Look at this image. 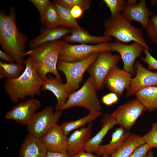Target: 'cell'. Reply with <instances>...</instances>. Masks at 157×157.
<instances>
[{"label": "cell", "instance_id": "obj_28", "mask_svg": "<svg viewBox=\"0 0 157 157\" xmlns=\"http://www.w3.org/2000/svg\"><path fill=\"white\" fill-rule=\"evenodd\" d=\"M25 69V66L17 63L0 61V78L12 79L19 77Z\"/></svg>", "mask_w": 157, "mask_h": 157}, {"label": "cell", "instance_id": "obj_24", "mask_svg": "<svg viewBox=\"0 0 157 157\" xmlns=\"http://www.w3.org/2000/svg\"><path fill=\"white\" fill-rule=\"evenodd\" d=\"M136 99L146 110L154 111L157 109V86L142 89L135 94Z\"/></svg>", "mask_w": 157, "mask_h": 157}, {"label": "cell", "instance_id": "obj_44", "mask_svg": "<svg viewBox=\"0 0 157 157\" xmlns=\"http://www.w3.org/2000/svg\"><path fill=\"white\" fill-rule=\"evenodd\" d=\"M101 157H110L106 155H103Z\"/></svg>", "mask_w": 157, "mask_h": 157}, {"label": "cell", "instance_id": "obj_22", "mask_svg": "<svg viewBox=\"0 0 157 157\" xmlns=\"http://www.w3.org/2000/svg\"><path fill=\"white\" fill-rule=\"evenodd\" d=\"M102 126L99 131L88 141L85 150L95 153L98 150L102 140L108 131L117 124L115 119L110 114L106 113L102 120Z\"/></svg>", "mask_w": 157, "mask_h": 157}, {"label": "cell", "instance_id": "obj_29", "mask_svg": "<svg viewBox=\"0 0 157 157\" xmlns=\"http://www.w3.org/2000/svg\"><path fill=\"white\" fill-rule=\"evenodd\" d=\"M43 25L48 28L60 26L58 14L53 2L50 1L49 4L45 15Z\"/></svg>", "mask_w": 157, "mask_h": 157}, {"label": "cell", "instance_id": "obj_30", "mask_svg": "<svg viewBox=\"0 0 157 157\" xmlns=\"http://www.w3.org/2000/svg\"><path fill=\"white\" fill-rule=\"evenodd\" d=\"M103 2L109 9L111 17L120 15L126 3V1L124 0H104Z\"/></svg>", "mask_w": 157, "mask_h": 157}, {"label": "cell", "instance_id": "obj_35", "mask_svg": "<svg viewBox=\"0 0 157 157\" xmlns=\"http://www.w3.org/2000/svg\"><path fill=\"white\" fill-rule=\"evenodd\" d=\"M149 51L147 49L144 48V52L145 56L144 58L141 57V59L147 64L149 70H157V60L152 56Z\"/></svg>", "mask_w": 157, "mask_h": 157}, {"label": "cell", "instance_id": "obj_4", "mask_svg": "<svg viewBox=\"0 0 157 157\" xmlns=\"http://www.w3.org/2000/svg\"><path fill=\"white\" fill-rule=\"evenodd\" d=\"M104 35L113 37L118 42L124 44L132 41L138 42L151 51L144 39L141 29L132 25L122 13L115 17H110L104 20Z\"/></svg>", "mask_w": 157, "mask_h": 157}, {"label": "cell", "instance_id": "obj_18", "mask_svg": "<svg viewBox=\"0 0 157 157\" xmlns=\"http://www.w3.org/2000/svg\"><path fill=\"white\" fill-rule=\"evenodd\" d=\"M92 123L75 130L68 138L67 152L70 157L83 151L91 134Z\"/></svg>", "mask_w": 157, "mask_h": 157}, {"label": "cell", "instance_id": "obj_31", "mask_svg": "<svg viewBox=\"0 0 157 157\" xmlns=\"http://www.w3.org/2000/svg\"><path fill=\"white\" fill-rule=\"evenodd\" d=\"M54 1L70 10L74 6H80L84 11L90 8L91 2L90 0H55Z\"/></svg>", "mask_w": 157, "mask_h": 157}, {"label": "cell", "instance_id": "obj_33", "mask_svg": "<svg viewBox=\"0 0 157 157\" xmlns=\"http://www.w3.org/2000/svg\"><path fill=\"white\" fill-rule=\"evenodd\" d=\"M145 143L152 148H157V122L153 123L150 131L142 136Z\"/></svg>", "mask_w": 157, "mask_h": 157}, {"label": "cell", "instance_id": "obj_43", "mask_svg": "<svg viewBox=\"0 0 157 157\" xmlns=\"http://www.w3.org/2000/svg\"><path fill=\"white\" fill-rule=\"evenodd\" d=\"M150 2L152 5L157 4V0H150Z\"/></svg>", "mask_w": 157, "mask_h": 157}, {"label": "cell", "instance_id": "obj_34", "mask_svg": "<svg viewBox=\"0 0 157 157\" xmlns=\"http://www.w3.org/2000/svg\"><path fill=\"white\" fill-rule=\"evenodd\" d=\"M37 9L40 16L41 23L43 24L45 15L50 1L49 0H29Z\"/></svg>", "mask_w": 157, "mask_h": 157}, {"label": "cell", "instance_id": "obj_10", "mask_svg": "<svg viewBox=\"0 0 157 157\" xmlns=\"http://www.w3.org/2000/svg\"><path fill=\"white\" fill-rule=\"evenodd\" d=\"M146 110L136 99L120 106L110 114L115 119L117 124L129 131Z\"/></svg>", "mask_w": 157, "mask_h": 157}, {"label": "cell", "instance_id": "obj_14", "mask_svg": "<svg viewBox=\"0 0 157 157\" xmlns=\"http://www.w3.org/2000/svg\"><path fill=\"white\" fill-rule=\"evenodd\" d=\"M68 138L57 124L40 139L48 151L67 152Z\"/></svg>", "mask_w": 157, "mask_h": 157}, {"label": "cell", "instance_id": "obj_39", "mask_svg": "<svg viewBox=\"0 0 157 157\" xmlns=\"http://www.w3.org/2000/svg\"><path fill=\"white\" fill-rule=\"evenodd\" d=\"M0 58L9 63H13L15 62L14 58L10 55L3 51L0 50Z\"/></svg>", "mask_w": 157, "mask_h": 157}, {"label": "cell", "instance_id": "obj_13", "mask_svg": "<svg viewBox=\"0 0 157 157\" xmlns=\"http://www.w3.org/2000/svg\"><path fill=\"white\" fill-rule=\"evenodd\" d=\"M135 67L136 75L132 79L127 95L131 96L140 90L148 87L157 86V72H152L145 68L138 61Z\"/></svg>", "mask_w": 157, "mask_h": 157}, {"label": "cell", "instance_id": "obj_16", "mask_svg": "<svg viewBox=\"0 0 157 157\" xmlns=\"http://www.w3.org/2000/svg\"><path fill=\"white\" fill-rule=\"evenodd\" d=\"M130 22L135 21L146 28L153 13L148 8L145 0H140L138 3L128 5L126 4L122 13Z\"/></svg>", "mask_w": 157, "mask_h": 157}, {"label": "cell", "instance_id": "obj_37", "mask_svg": "<svg viewBox=\"0 0 157 157\" xmlns=\"http://www.w3.org/2000/svg\"><path fill=\"white\" fill-rule=\"evenodd\" d=\"M119 98L117 95L114 92H111L104 95L102 98L104 104L110 106L117 102Z\"/></svg>", "mask_w": 157, "mask_h": 157}, {"label": "cell", "instance_id": "obj_23", "mask_svg": "<svg viewBox=\"0 0 157 157\" xmlns=\"http://www.w3.org/2000/svg\"><path fill=\"white\" fill-rule=\"evenodd\" d=\"M131 134L129 131L122 127L117 128L113 133L109 143L101 145L95 154L110 157L122 146Z\"/></svg>", "mask_w": 157, "mask_h": 157}, {"label": "cell", "instance_id": "obj_32", "mask_svg": "<svg viewBox=\"0 0 157 157\" xmlns=\"http://www.w3.org/2000/svg\"><path fill=\"white\" fill-rule=\"evenodd\" d=\"M145 29L148 37L157 44V15L151 17Z\"/></svg>", "mask_w": 157, "mask_h": 157}, {"label": "cell", "instance_id": "obj_40", "mask_svg": "<svg viewBox=\"0 0 157 157\" xmlns=\"http://www.w3.org/2000/svg\"><path fill=\"white\" fill-rule=\"evenodd\" d=\"M46 157H70L67 152L48 151Z\"/></svg>", "mask_w": 157, "mask_h": 157}, {"label": "cell", "instance_id": "obj_27", "mask_svg": "<svg viewBox=\"0 0 157 157\" xmlns=\"http://www.w3.org/2000/svg\"><path fill=\"white\" fill-rule=\"evenodd\" d=\"M53 2L58 14L60 26L71 29L81 27L76 19L72 15L70 9L54 1Z\"/></svg>", "mask_w": 157, "mask_h": 157}, {"label": "cell", "instance_id": "obj_8", "mask_svg": "<svg viewBox=\"0 0 157 157\" xmlns=\"http://www.w3.org/2000/svg\"><path fill=\"white\" fill-rule=\"evenodd\" d=\"M62 114L60 110L54 112L53 107L50 106L35 113L26 125L29 134L40 138L57 124Z\"/></svg>", "mask_w": 157, "mask_h": 157}, {"label": "cell", "instance_id": "obj_25", "mask_svg": "<svg viewBox=\"0 0 157 157\" xmlns=\"http://www.w3.org/2000/svg\"><path fill=\"white\" fill-rule=\"evenodd\" d=\"M145 143L142 136L131 133L122 146L110 157H129L136 148Z\"/></svg>", "mask_w": 157, "mask_h": 157}, {"label": "cell", "instance_id": "obj_42", "mask_svg": "<svg viewBox=\"0 0 157 157\" xmlns=\"http://www.w3.org/2000/svg\"><path fill=\"white\" fill-rule=\"evenodd\" d=\"M147 157H154V152L152 149L149 151L147 155Z\"/></svg>", "mask_w": 157, "mask_h": 157}, {"label": "cell", "instance_id": "obj_3", "mask_svg": "<svg viewBox=\"0 0 157 157\" xmlns=\"http://www.w3.org/2000/svg\"><path fill=\"white\" fill-rule=\"evenodd\" d=\"M63 40L44 44L28 51L37 73L44 81L49 73L61 78L57 70V64Z\"/></svg>", "mask_w": 157, "mask_h": 157}, {"label": "cell", "instance_id": "obj_21", "mask_svg": "<svg viewBox=\"0 0 157 157\" xmlns=\"http://www.w3.org/2000/svg\"><path fill=\"white\" fill-rule=\"evenodd\" d=\"M47 152L40 138L28 134L20 147L18 157H46Z\"/></svg>", "mask_w": 157, "mask_h": 157}, {"label": "cell", "instance_id": "obj_7", "mask_svg": "<svg viewBox=\"0 0 157 157\" xmlns=\"http://www.w3.org/2000/svg\"><path fill=\"white\" fill-rule=\"evenodd\" d=\"M111 51V42L96 44H71L63 40L59 60L75 62L85 59L97 53Z\"/></svg>", "mask_w": 157, "mask_h": 157}, {"label": "cell", "instance_id": "obj_2", "mask_svg": "<svg viewBox=\"0 0 157 157\" xmlns=\"http://www.w3.org/2000/svg\"><path fill=\"white\" fill-rule=\"evenodd\" d=\"M24 64L25 69L21 75L15 78L7 79L4 85L5 90L13 103L27 97L33 98L40 95L44 81L37 73L29 56Z\"/></svg>", "mask_w": 157, "mask_h": 157}, {"label": "cell", "instance_id": "obj_38", "mask_svg": "<svg viewBox=\"0 0 157 157\" xmlns=\"http://www.w3.org/2000/svg\"><path fill=\"white\" fill-rule=\"evenodd\" d=\"M84 11L81 7L78 6H74L70 10L71 15L75 19L81 17Z\"/></svg>", "mask_w": 157, "mask_h": 157}, {"label": "cell", "instance_id": "obj_6", "mask_svg": "<svg viewBox=\"0 0 157 157\" xmlns=\"http://www.w3.org/2000/svg\"><path fill=\"white\" fill-rule=\"evenodd\" d=\"M99 53H95L85 59L78 61L69 62L58 60L57 69L65 75V85L71 93L79 88L85 72L96 59Z\"/></svg>", "mask_w": 157, "mask_h": 157}, {"label": "cell", "instance_id": "obj_11", "mask_svg": "<svg viewBox=\"0 0 157 157\" xmlns=\"http://www.w3.org/2000/svg\"><path fill=\"white\" fill-rule=\"evenodd\" d=\"M111 51L117 52L120 54L123 62V69L133 74L135 60L144 51V47L135 42L127 44L118 41L111 42Z\"/></svg>", "mask_w": 157, "mask_h": 157}, {"label": "cell", "instance_id": "obj_9", "mask_svg": "<svg viewBox=\"0 0 157 157\" xmlns=\"http://www.w3.org/2000/svg\"><path fill=\"white\" fill-rule=\"evenodd\" d=\"M120 59L119 55L112 54L110 51L99 53L96 59L87 70L97 90L102 89L106 77L117 66Z\"/></svg>", "mask_w": 157, "mask_h": 157}, {"label": "cell", "instance_id": "obj_45", "mask_svg": "<svg viewBox=\"0 0 157 157\" xmlns=\"http://www.w3.org/2000/svg\"><path fill=\"white\" fill-rule=\"evenodd\" d=\"M156 157H157V156H156Z\"/></svg>", "mask_w": 157, "mask_h": 157}, {"label": "cell", "instance_id": "obj_5", "mask_svg": "<svg viewBox=\"0 0 157 157\" xmlns=\"http://www.w3.org/2000/svg\"><path fill=\"white\" fill-rule=\"evenodd\" d=\"M97 90L92 80L89 77L80 89L70 93L60 110L81 107L87 109L90 112L101 111V106Z\"/></svg>", "mask_w": 157, "mask_h": 157}, {"label": "cell", "instance_id": "obj_17", "mask_svg": "<svg viewBox=\"0 0 157 157\" xmlns=\"http://www.w3.org/2000/svg\"><path fill=\"white\" fill-rule=\"evenodd\" d=\"M41 90L49 91L54 95L57 100L55 110H60L71 93L61 78L49 76L44 81Z\"/></svg>", "mask_w": 157, "mask_h": 157}, {"label": "cell", "instance_id": "obj_12", "mask_svg": "<svg viewBox=\"0 0 157 157\" xmlns=\"http://www.w3.org/2000/svg\"><path fill=\"white\" fill-rule=\"evenodd\" d=\"M41 106V104L38 99L31 98L13 107L6 114L5 117L21 124L27 125Z\"/></svg>", "mask_w": 157, "mask_h": 157}, {"label": "cell", "instance_id": "obj_41", "mask_svg": "<svg viewBox=\"0 0 157 157\" xmlns=\"http://www.w3.org/2000/svg\"><path fill=\"white\" fill-rule=\"evenodd\" d=\"M71 157H99L95 156L92 153L83 151L80 152Z\"/></svg>", "mask_w": 157, "mask_h": 157}, {"label": "cell", "instance_id": "obj_19", "mask_svg": "<svg viewBox=\"0 0 157 157\" xmlns=\"http://www.w3.org/2000/svg\"><path fill=\"white\" fill-rule=\"evenodd\" d=\"M70 34L63 37V40L68 43L76 42L79 44H96L110 42L112 40V37L104 35L102 36L92 35L81 27L72 29Z\"/></svg>", "mask_w": 157, "mask_h": 157}, {"label": "cell", "instance_id": "obj_1", "mask_svg": "<svg viewBox=\"0 0 157 157\" xmlns=\"http://www.w3.org/2000/svg\"><path fill=\"white\" fill-rule=\"evenodd\" d=\"M28 38L18 29L16 23L15 7H11L8 15L3 10L0 12V44L4 51L11 56L15 63L23 65Z\"/></svg>", "mask_w": 157, "mask_h": 157}, {"label": "cell", "instance_id": "obj_20", "mask_svg": "<svg viewBox=\"0 0 157 157\" xmlns=\"http://www.w3.org/2000/svg\"><path fill=\"white\" fill-rule=\"evenodd\" d=\"M71 30L61 26L53 28L46 27L42 30L40 35L30 41L29 47L33 49L45 43L59 40L70 33Z\"/></svg>", "mask_w": 157, "mask_h": 157}, {"label": "cell", "instance_id": "obj_15", "mask_svg": "<svg viewBox=\"0 0 157 157\" xmlns=\"http://www.w3.org/2000/svg\"><path fill=\"white\" fill-rule=\"evenodd\" d=\"M130 73L116 66L107 76L104 84L110 91L120 96L125 89L128 90L129 88L132 79Z\"/></svg>", "mask_w": 157, "mask_h": 157}, {"label": "cell", "instance_id": "obj_36", "mask_svg": "<svg viewBox=\"0 0 157 157\" xmlns=\"http://www.w3.org/2000/svg\"><path fill=\"white\" fill-rule=\"evenodd\" d=\"M151 147L145 143L138 147L129 157H147L148 153Z\"/></svg>", "mask_w": 157, "mask_h": 157}, {"label": "cell", "instance_id": "obj_26", "mask_svg": "<svg viewBox=\"0 0 157 157\" xmlns=\"http://www.w3.org/2000/svg\"><path fill=\"white\" fill-rule=\"evenodd\" d=\"M102 114L101 111L90 112L86 116L78 119L64 122L60 126L64 133L67 136L71 131L81 128L88 123H92L94 120L101 116Z\"/></svg>", "mask_w": 157, "mask_h": 157}]
</instances>
